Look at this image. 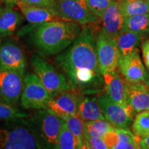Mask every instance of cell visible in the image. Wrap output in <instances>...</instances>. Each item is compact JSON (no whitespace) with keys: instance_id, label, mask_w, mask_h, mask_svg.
<instances>
[{"instance_id":"cell-1","label":"cell","mask_w":149,"mask_h":149,"mask_svg":"<svg viewBox=\"0 0 149 149\" xmlns=\"http://www.w3.org/2000/svg\"><path fill=\"white\" fill-rule=\"evenodd\" d=\"M98 30L94 26H85L71 45L56 57V66L73 90H89L103 82L96 53Z\"/></svg>"},{"instance_id":"cell-2","label":"cell","mask_w":149,"mask_h":149,"mask_svg":"<svg viewBox=\"0 0 149 149\" xmlns=\"http://www.w3.org/2000/svg\"><path fill=\"white\" fill-rule=\"evenodd\" d=\"M77 23L54 20L35 26L30 38L41 57L59 54L75 40L80 33Z\"/></svg>"},{"instance_id":"cell-3","label":"cell","mask_w":149,"mask_h":149,"mask_svg":"<svg viewBox=\"0 0 149 149\" xmlns=\"http://www.w3.org/2000/svg\"><path fill=\"white\" fill-rule=\"evenodd\" d=\"M44 146L30 116L0 121V149H41Z\"/></svg>"},{"instance_id":"cell-4","label":"cell","mask_w":149,"mask_h":149,"mask_svg":"<svg viewBox=\"0 0 149 149\" xmlns=\"http://www.w3.org/2000/svg\"><path fill=\"white\" fill-rule=\"evenodd\" d=\"M44 148H56L65 120L47 109L36 110L30 116Z\"/></svg>"},{"instance_id":"cell-5","label":"cell","mask_w":149,"mask_h":149,"mask_svg":"<svg viewBox=\"0 0 149 149\" xmlns=\"http://www.w3.org/2000/svg\"><path fill=\"white\" fill-rule=\"evenodd\" d=\"M31 64L35 74L40 78L51 97L62 91L72 89L63 73L55 69L53 65L41 56L33 54Z\"/></svg>"},{"instance_id":"cell-6","label":"cell","mask_w":149,"mask_h":149,"mask_svg":"<svg viewBox=\"0 0 149 149\" xmlns=\"http://www.w3.org/2000/svg\"><path fill=\"white\" fill-rule=\"evenodd\" d=\"M55 15L59 18L83 25L100 21L88 8L86 0H56Z\"/></svg>"},{"instance_id":"cell-7","label":"cell","mask_w":149,"mask_h":149,"mask_svg":"<svg viewBox=\"0 0 149 149\" xmlns=\"http://www.w3.org/2000/svg\"><path fill=\"white\" fill-rule=\"evenodd\" d=\"M51 97L41 80L35 74L24 77V87L20 97V105L28 110L46 109Z\"/></svg>"},{"instance_id":"cell-8","label":"cell","mask_w":149,"mask_h":149,"mask_svg":"<svg viewBox=\"0 0 149 149\" xmlns=\"http://www.w3.org/2000/svg\"><path fill=\"white\" fill-rule=\"evenodd\" d=\"M96 53L101 74L116 70L121 58L116 39L108 36L100 29L96 35Z\"/></svg>"},{"instance_id":"cell-9","label":"cell","mask_w":149,"mask_h":149,"mask_svg":"<svg viewBox=\"0 0 149 149\" xmlns=\"http://www.w3.org/2000/svg\"><path fill=\"white\" fill-rule=\"evenodd\" d=\"M25 70L0 69V101L16 106L21 97Z\"/></svg>"},{"instance_id":"cell-10","label":"cell","mask_w":149,"mask_h":149,"mask_svg":"<svg viewBox=\"0 0 149 149\" xmlns=\"http://www.w3.org/2000/svg\"><path fill=\"white\" fill-rule=\"evenodd\" d=\"M100 109L105 120L117 128H128L135 115L131 107H124L113 101L107 93L98 96Z\"/></svg>"},{"instance_id":"cell-11","label":"cell","mask_w":149,"mask_h":149,"mask_svg":"<svg viewBox=\"0 0 149 149\" xmlns=\"http://www.w3.org/2000/svg\"><path fill=\"white\" fill-rule=\"evenodd\" d=\"M78 96L73 89L62 91L51 97L46 109L66 120L68 117L77 115Z\"/></svg>"},{"instance_id":"cell-12","label":"cell","mask_w":149,"mask_h":149,"mask_svg":"<svg viewBox=\"0 0 149 149\" xmlns=\"http://www.w3.org/2000/svg\"><path fill=\"white\" fill-rule=\"evenodd\" d=\"M26 61L20 46L13 40L0 44V69L25 70Z\"/></svg>"},{"instance_id":"cell-13","label":"cell","mask_w":149,"mask_h":149,"mask_svg":"<svg viewBox=\"0 0 149 149\" xmlns=\"http://www.w3.org/2000/svg\"><path fill=\"white\" fill-rule=\"evenodd\" d=\"M117 68L124 79L130 82H144L147 77L146 70L137 48L130 55L121 57Z\"/></svg>"},{"instance_id":"cell-14","label":"cell","mask_w":149,"mask_h":149,"mask_svg":"<svg viewBox=\"0 0 149 149\" xmlns=\"http://www.w3.org/2000/svg\"><path fill=\"white\" fill-rule=\"evenodd\" d=\"M126 81V102L134 113L149 110V88L143 81Z\"/></svg>"},{"instance_id":"cell-15","label":"cell","mask_w":149,"mask_h":149,"mask_svg":"<svg viewBox=\"0 0 149 149\" xmlns=\"http://www.w3.org/2000/svg\"><path fill=\"white\" fill-rule=\"evenodd\" d=\"M107 94L113 101L124 107H130L126 102V81L115 70L102 73Z\"/></svg>"},{"instance_id":"cell-16","label":"cell","mask_w":149,"mask_h":149,"mask_svg":"<svg viewBox=\"0 0 149 149\" xmlns=\"http://www.w3.org/2000/svg\"><path fill=\"white\" fill-rule=\"evenodd\" d=\"M102 26L100 30L108 36L116 38L122 30L123 16L119 1H113L104 11L100 19Z\"/></svg>"},{"instance_id":"cell-17","label":"cell","mask_w":149,"mask_h":149,"mask_svg":"<svg viewBox=\"0 0 149 149\" xmlns=\"http://www.w3.org/2000/svg\"><path fill=\"white\" fill-rule=\"evenodd\" d=\"M17 6L26 19L33 25L37 26L45 22L58 20L59 19L48 8L28 4L20 0L17 3Z\"/></svg>"},{"instance_id":"cell-18","label":"cell","mask_w":149,"mask_h":149,"mask_svg":"<svg viewBox=\"0 0 149 149\" xmlns=\"http://www.w3.org/2000/svg\"><path fill=\"white\" fill-rule=\"evenodd\" d=\"M77 115L84 121L105 120L102 114L97 97L79 95L77 102Z\"/></svg>"},{"instance_id":"cell-19","label":"cell","mask_w":149,"mask_h":149,"mask_svg":"<svg viewBox=\"0 0 149 149\" xmlns=\"http://www.w3.org/2000/svg\"><path fill=\"white\" fill-rule=\"evenodd\" d=\"M22 21V15L13 7L6 6L3 8L0 13V37L13 34Z\"/></svg>"},{"instance_id":"cell-20","label":"cell","mask_w":149,"mask_h":149,"mask_svg":"<svg viewBox=\"0 0 149 149\" xmlns=\"http://www.w3.org/2000/svg\"><path fill=\"white\" fill-rule=\"evenodd\" d=\"M142 35L141 33L122 29L115 38L121 57L128 56L133 53L140 43Z\"/></svg>"},{"instance_id":"cell-21","label":"cell","mask_w":149,"mask_h":149,"mask_svg":"<svg viewBox=\"0 0 149 149\" xmlns=\"http://www.w3.org/2000/svg\"><path fill=\"white\" fill-rule=\"evenodd\" d=\"M122 29L141 34L149 33V13L123 17Z\"/></svg>"},{"instance_id":"cell-22","label":"cell","mask_w":149,"mask_h":149,"mask_svg":"<svg viewBox=\"0 0 149 149\" xmlns=\"http://www.w3.org/2000/svg\"><path fill=\"white\" fill-rule=\"evenodd\" d=\"M113 128L114 126L106 120L85 121L84 126V138L102 137Z\"/></svg>"},{"instance_id":"cell-23","label":"cell","mask_w":149,"mask_h":149,"mask_svg":"<svg viewBox=\"0 0 149 149\" xmlns=\"http://www.w3.org/2000/svg\"><path fill=\"white\" fill-rule=\"evenodd\" d=\"M119 135V141L113 149H137L141 148L140 139L126 128L115 127Z\"/></svg>"},{"instance_id":"cell-24","label":"cell","mask_w":149,"mask_h":149,"mask_svg":"<svg viewBox=\"0 0 149 149\" xmlns=\"http://www.w3.org/2000/svg\"><path fill=\"white\" fill-rule=\"evenodd\" d=\"M123 17L149 13V0L126 2L118 0Z\"/></svg>"},{"instance_id":"cell-25","label":"cell","mask_w":149,"mask_h":149,"mask_svg":"<svg viewBox=\"0 0 149 149\" xmlns=\"http://www.w3.org/2000/svg\"><path fill=\"white\" fill-rule=\"evenodd\" d=\"M132 129L133 133L140 139L149 135V110L141 111L136 115Z\"/></svg>"},{"instance_id":"cell-26","label":"cell","mask_w":149,"mask_h":149,"mask_svg":"<svg viewBox=\"0 0 149 149\" xmlns=\"http://www.w3.org/2000/svg\"><path fill=\"white\" fill-rule=\"evenodd\" d=\"M66 123L77 141L78 149L83 148L84 141V122L78 115H72L66 119Z\"/></svg>"},{"instance_id":"cell-27","label":"cell","mask_w":149,"mask_h":149,"mask_svg":"<svg viewBox=\"0 0 149 149\" xmlns=\"http://www.w3.org/2000/svg\"><path fill=\"white\" fill-rule=\"evenodd\" d=\"M78 148L77 141L75 140L73 134L70 131L66 121L62 126L59 133L56 149H76Z\"/></svg>"},{"instance_id":"cell-28","label":"cell","mask_w":149,"mask_h":149,"mask_svg":"<svg viewBox=\"0 0 149 149\" xmlns=\"http://www.w3.org/2000/svg\"><path fill=\"white\" fill-rule=\"evenodd\" d=\"M30 115L13 104L0 101V121L28 117Z\"/></svg>"},{"instance_id":"cell-29","label":"cell","mask_w":149,"mask_h":149,"mask_svg":"<svg viewBox=\"0 0 149 149\" xmlns=\"http://www.w3.org/2000/svg\"><path fill=\"white\" fill-rule=\"evenodd\" d=\"M90 10L101 19L104 11L113 2V0H86Z\"/></svg>"},{"instance_id":"cell-30","label":"cell","mask_w":149,"mask_h":149,"mask_svg":"<svg viewBox=\"0 0 149 149\" xmlns=\"http://www.w3.org/2000/svg\"><path fill=\"white\" fill-rule=\"evenodd\" d=\"M83 148L89 149H109L102 137H88L84 138Z\"/></svg>"},{"instance_id":"cell-31","label":"cell","mask_w":149,"mask_h":149,"mask_svg":"<svg viewBox=\"0 0 149 149\" xmlns=\"http://www.w3.org/2000/svg\"><path fill=\"white\" fill-rule=\"evenodd\" d=\"M20 1L28 3V4L34 5L37 6L48 8L50 10H51L52 13L55 15L56 0H20Z\"/></svg>"},{"instance_id":"cell-32","label":"cell","mask_w":149,"mask_h":149,"mask_svg":"<svg viewBox=\"0 0 149 149\" xmlns=\"http://www.w3.org/2000/svg\"><path fill=\"white\" fill-rule=\"evenodd\" d=\"M102 138L109 148H114L115 145L119 141V135L115 127L112 130L108 131L106 134H104Z\"/></svg>"},{"instance_id":"cell-33","label":"cell","mask_w":149,"mask_h":149,"mask_svg":"<svg viewBox=\"0 0 149 149\" xmlns=\"http://www.w3.org/2000/svg\"><path fill=\"white\" fill-rule=\"evenodd\" d=\"M141 49L145 66H146L147 69L149 70V39L145 40L141 44Z\"/></svg>"},{"instance_id":"cell-34","label":"cell","mask_w":149,"mask_h":149,"mask_svg":"<svg viewBox=\"0 0 149 149\" xmlns=\"http://www.w3.org/2000/svg\"><path fill=\"white\" fill-rule=\"evenodd\" d=\"M139 145L141 148L149 149V135L144 138L141 139L139 141Z\"/></svg>"},{"instance_id":"cell-35","label":"cell","mask_w":149,"mask_h":149,"mask_svg":"<svg viewBox=\"0 0 149 149\" xmlns=\"http://www.w3.org/2000/svg\"><path fill=\"white\" fill-rule=\"evenodd\" d=\"M19 1V0H3V2L6 3V6L13 7L15 5H17Z\"/></svg>"},{"instance_id":"cell-36","label":"cell","mask_w":149,"mask_h":149,"mask_svg":"<svg viewBox=\"0 0 149 149\" xmlns=\"http://www.w3.org/2000/svg\"><path fill=\"white\" fill-rule=\"evenodd\" d=\"M144 83L146 84V85L149 88V73L147 74V77L146 80L144 81Z\"/></svg>"},{"instance_id":"cell-37","label":"cell","mask_w":149,"mask_h":149,"mask_svg":"<svg viewBox=\"0 0 149 149\" xmlns=\"http://www.w3.org/2000/svg\"><path fill=\"white\" fill-rule=\"evenodd\" d=\"M122 1H126V2H132V1H142V0H120Z\"/></svg>"},{"instance_id":"cell-38","label":"cell","mask_w":149,"mask_h":149,"mask_svg":"<svg viewBox=\"0 0 149 149\" xmlns=\"http://www.w3.org/2000/svg\"><path fill=\"white\" fill-rule=\"evenodd\" d=\"M3 10V8L1 6V4H0V13H1V10Z\"/></svg>"},{"instance_id":"cell-39","label":"cell","mask_w":149,"mask_h":149,"mask_svg":"<svg viewBox=\"0 0 149 149\" xmlns=\"http://www.w3.org/2000/svg\"><path fill=\"white\" fill-rule=\"evenodd\" d=\"M3 1V0H0V4H1V3H2Z\"/></svg>"},{"instance_id":"cell-40","label":"cell","mask_w":149,"mask_h":149,"mask_svg":"<svg viewBox=\"0 0 149 149\" xmlns=\"http://www.w3.org/2000/svg\"><path fill=\"white\" fill-rule=\"evenodd\" d=\"M113 1H118V0H113Z\"/></svg>"}]
</instances>
